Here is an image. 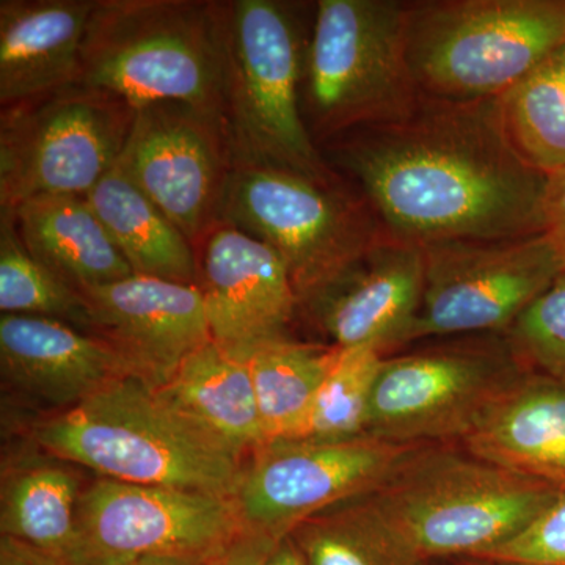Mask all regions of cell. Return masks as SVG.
Returning <instances> with one entry per match:
<instances>
[{"mask_svg":"<svg viewBox=\"0 0 565 565\" xmlns=\"http://www.w3.org/2000/svg\"><path fill=\"white\" fill-rule=\"evenodd\" d=\"M326 151L329 166L356 182L386 232L407 243L545 233L548 174L512 143L500 98L422 96L404 120L345 134Z\"/></svg>","mask_w":565,"mask_h":565,"instance_id":"cell-1","label":"cell"},{"mask_svg":"<svg viewBox=\"0 0 565 565\" xmlns=\"http://www.w3.org/2000/svg\"><path fill=\"white\" fill-rule=\"evenodd\" d=\"M32 438L47 455L114 481L234 500L244 457L167 403L137 375L40 419Z\"/></svg>","mask_w":565,"mask_h":565,"instance_id":"cell-2","label":"cell"},{"mask_svg":"<svg viewBox=\"0 0 565 565\" xmlns=\"http://www.w3.org/2000/svg\"><path fill=\"white\" fill-rule=\"evenodd\" d=\"M222 117L234 167L285 169L337 180L305 121L308 40L296 9L278 0L218 2Z\"/></svg>","mask_w":565,"mask_h":565,"instance_id":"cell-3","label":"cell"},{"mask_svg":"<svg viewBox=\"0 0 565 565\" xmlns=\"http://www.w3.org/2000/svg\"><path fill=\"white\" fill-rule=\"evenodd\" d=\"M456 446H423L364 497L422 563L484 555L525 530L563 492Z\"/></svg>","mask_w":565,"mask_h":565,"instance_id":"cell-4","label":"cell"},{"mask_svg":"<svg viewBox=\"0 0 565 565\" xmlns=\"http://www.w3.org/2000/svg\"><path fill=\"white\" fill-rule=\"evenodd\" d=\"M77 84L109 92L134 109L184 103L222 114L218 2L95 0Z\"/></svg>","mask_w":565,"mask_h":565,"instance_id":"cell-5","label":"cell"},{"mask_svg":"<svg viewBox=\"0 0 565 565\" xmlns=\"http://www.w3.org/2000/svg\"><path fill=\"white\" fill-rule=\"evenodd\" d=\"M408 2L319 0L302 110L316 145L404 120L422 99L407 58Z\"/></svg>","mask_w":565,"mask_h":565,"instance_id":"cell-6","label":"cell"},{"mask_svg":"<svg viewBox=\"0 0 565 565\" xmlns=\"http://www.w3.org/2000/svg\"><path fill=\"white\" fill-rule=\"evenodd\" d=\"M564 44L565 0L408 2V65L427 98H501Z\"/></svg>","mask_w":565,"mask_h":565,"instance_id":"cell-7","label":"cell"},{"mask_svg":"<svg viewBox=\"0 0 565 565\" xmlns=\"http://www.w3.org/2000/svg\"><path fill=\"white\" fill-rule=\"evenodd\" d=\"M221 222L278 253L299 302L385 236L362 193L285 169L234 167Z\"/></svg>","mask_w":565,"mask_h":565,"instance_id":"cell-8","label":"cell"},{"mask_svg":"<svg viewBox=\"0 0 565 565\" xmlns=\"http://www.w3.org/2000/svg\"><path fill=\"white\" fill-rule=\"evenodd\" d=\"M136 109L73 84L0 114V210L41 195H87L117 166Z\"/></svg>","mask_w":565,"mask_h":565,"instance_id":"cell-9","label":"cell"},{"mask_svg":"<svg viewBox=\"0 0 565 565\" xmlns=\"http://www.w3.org/2000/svg\"><path fill=\"white\" fill-rule=\"evenodd\" d=\"M523 373L504 334H470L385 356L366 434L394 444L459 445Z\"/></svg>","mask_w":565,"mask_h":565,"instance_id":"cell-10","label":"cell"},{"mask_svg":"<svg viewBox=\"0 0 565 565\" xmlns=\"http://www.w3.org/2000/svg\"><path fill=\"white\" fill-rule=\"evenodd\" d=\"M424 288L412 343L504 334L564 274L545 233L423 245Z\"/></svg>","mask_w":565,"mask_h":565,"instance_id":"cell-11","label":"cell"},{"mask_svg":"<svg viewBox=\"0 0 565 565\" xmlns=\"http://www.w3.org/2000/svg\"><path fill=\"white\" fill-rule=\"evenodd\" d=\"M423 446L373 435L273 441L244 465L234 505L247 530L280 541L311 516L375 492Z\"/></svg>","mask_w":565,"mask_h":565,"instance_id":"cell-12","label":"cell"},{"mask_svg":"<svg viewBox=\"0 0 565 565\" xmlns=\"http://www.w3.org/2000/svg\"><path fill=\"white\" fill-rule=\"evenodd\" d=\"M117 167L195 250L221 222L234 162L218 111L184 103L136 107Z\"/></svg>","mask_w":565,"mask_h":565,"instance_id":"cell-13","label":"cell"},{"mask_svg":"<svg viewBox=\"0 0 565 565\" xmlns=\"http://www.w3.org/2000/svg\"><path fill=\"white\" fill-rule=\"evenodd\" d=\"M245 526L228 498L99 478L77 501V565L221 555Z\"/></svg>","mask_w":565,"mask_h":565,"instance_id":"cell-14","label":"cell"},{"mask_svg":"<svg viewBox=\"0 0 565 565\" xmlns=\"http://www.w3.org/2000/svg\"><path fill=\"white\" fill-rule=\"evenodd\" d=\"M196 252L199 286L215 344L247 360L263 345L289 338L300 302L274 248L218 222Z\"/></svg>","mask_w":565,"mask_h":565,"instance_id":"cell-15","label":"cell"},{"mask_svg":"<svg viewBox=\"0 0 565 565\" xmlns=\"http://www.w3.org/2000/svg\"><path fill=\"white\" fill-rule=\"evenodd\" d=\"M423 288L422 245L386 233L300 308L334 348H371L388 356L412 343Z\"/></svg>","mask_w":565,"mask_h":565,"instance_id":"cell-16","label":"cell"},{"mask_svg":"<svg viewBox=\"0 0 565 565\" xmlns=\"http://www.w3.org/2000/svg\"><path fill=\"white\" fill-rule=\"evenodd\" d=\"M79 294L90 333L117 349L152 386H161L185 356L211 341L200 286L134 274Z\"/></svg>","mask_w":565,"mask_h":565,"instance_id":"cell-17","label":"cell"},{"mask_svg":"<svg viewBox=\"0 0 565 565\" xmlns=\"http://www.w3.org/2000/svg\"><path fill=\"white\" fill-rule=\"evenodd\" d=\"M0 370L11 388L57 412L137 375L103 338L55 319L18 315L0 318Z\"/></svg>","mask_w":565,"mask_h":565,"instance_id":"cell-18","label":"cell"},{"mask_svg":"<svg viewBox=\"0 0 565 565\" xmlns=\"http://www.w3.org/2000/svg\"><path fill=\"white\" fill-rule=\"evenodd\" d=\"M95 0L0 2V106L77 84L82 41Z\"/></svg>","mask_w":565,"mask_h":565,"instance_id":"cell-19","label":"cell"},{"mask_svg":"<svg viewBox=\"0 0 565 565\" xmlns=\"http://www.w3.org/2000/svg\"><path fill=\"white\" fill-rule=\"evenodd\" d=\"M457 446L512 473L565 490V384L525 371Z\"/></svg>","mask_w":565,"mask_h":565,"instance_id":"cell-20","label":"cell"},{"mask_svg":"<svg viewBox=\"0 0 565 565\" xmlns=\"http://www.w3.org/2000/svg\"><path fill=\"white\" fill-rule=\"evenodd\" d=\"M10 212L25 248L76 291L134 275L87 196L41 195Z\"/></svg>","mask_w":565,"mask_h":565,"instance_id":"cell-21","label":"cell"},{"mask_svg":"<svg viewBox=\"0 0 565 565\" xmlns=\"http://www.w3.org/2000/svg\"><path fill=\"white\" fill-rule=\"evenodd\" d=\"M163 399L236 455L266 445L247 360L210 341L182 360L161 386Z\"/></svg>","mask_w":565,"mask_h":565,"instance_id":"cell-22","label":"cell"},{"mask_svg":"<svg viewBox=\"0 0 565 565\" xmlns=\"http://www.w3.org/2000/svg\"><path fill=\"white\" fill-rule=\"evenodd\" d=\"M85 196L134 274L200 285L195 247L117 166Z\"/></svg>","mask_w":565,"mask_h":565,"instance_id":"cell-23","label":"cell"},{"mask_svg":"<svg viewBox=\"0 0 565 565\" xmlns=\"http://www.w3.org/2000/svg\"><path fill=\"white\" fill-rule=\"evenodd\" d=\"M79 479L68 468L33 463L3 481L0 530L55 565H77Z\"/></svg>","mask_w":565,"mask_h":565,"instance_id":"cell-24","label":"cell"},{"mask_svg":"<svg viewBox=\"0 0 565 565\" xmlns=\"http://www.w3.org/2000/svg\"><path fill=\"white\" fill-rule=\"evenodd\" d=\"M338 349L289 337L248 356L266 445L300 437Z\"/></svg>","mask_w":565,"mask_h":565,"instance_id":"cell-25","label":"cell"},{"mask_svg":"<svg viewBox=\"0 0 565 565\" xmlns=\"http://www.w3.org/2000/svg\"><path fill=\"white\" fill-rule=\"evenodd\" d=\"M307 565H423L364 497L311 516L288 534Z\"/></svg>","mask_w":565,"mask_h":565,"instance_id":"cell-26","label":"cell"},{"mask_svg":"<svg viewBox=\"0 0 565 565\" xmlns=\"http://www.w3.org/2000/svg\"><path fill=\"white\" fill-rule=\"evenodd\" d=\"M505 131L545 174L565 169V46L500 98Z\"/></svg>","mask_w":565,"mask_h":565,"instance_id":"cell-27","label":"cell"},{"mask_svg":"<svg viewBox=\"0 0 565 565\" xmlns=\"http://www.w3.org/2000/svg\"><path fill=\"white\" fill-rule=\"evenodd\" d=\"M0 311L70 323L90 333L79 291L25 248L10 211L0 210Z\"/></svg>","mask_w":565,"mask_h":565,"instance_id":"cell-28","label":"cell"},{"mask_svg":"<svg viewBox=\"0 0 565 565\" xmlns=\"http://www.w3.org/2000/svg\"><path fill=\"white\" fill-rule=\"evenodd\" d=\"M385 355L371 348L338 349L297 440L338 441L367 435L371 394Z\"/></svg>","mask_w":565,"mask_h":565,"instance_id":"cell-29","label":"cell"},{"mask_svg":"<svg viewBox=\"0 0 565 565\" xmlns=\"http://www.w3.org/2000/svg\"><path fill=\"white\" fill-rule=\"evenodd\" d=\"M504 337L523 370L565 384V273Z\"/></svg>","mask_w":565,"mask_h":565,"instance_id":"cell-30","label":"cell"},{"mask_svg":"<svg viewBox=\"0 0 565 565\" xmlns=\"http://www.w3.org/2000/svg\"><path fill=\"white\" fill-rule=\"evenodd\" d=\"M475 559L514 565H565V490L515 537Z\"/></svg>","mask_w":565,"mask_h":565,"instance_id":"cell-31","label":"cell"},{"mask_svg":"<svg viewBox=\"0 0 565 565\" xmlns=\"http://www.w3.org/2000/svg\"><path fill=\"white\" fill-rule=\"evenodd\" d=\"M544 214L545 234L555 245L565 273V169L548 174Z\"/></svg>","mask_w":565,"mask_h":565,"instance_id":"cell-32","label":"cell"},{"mask_svg":"<svg viewBox=\"0 0 565 565\" xmlns=\"http://www.w3.org/2000/svg\"><path fill=\"white\" fill-rule=\"evenodd\" d=\"M278 541L269 535L245 530L217 556L214 565H264Z\"/></svg>","mask_w":565,"mask_h":565,"instance_id":"cell-33","label":"cell"},{"mask_svg":"<svg viewBox=\"0 0 565 565\" xmlns=\"http://www.w3.org/2000/svg\"><path fill=\"white\" fill-rule=\"evenodd\" d=\"M0 565H55L50 559L33 552L29 546L13 541V539L2 537L0 541Z\"/></svg>","mask_w":565,"mask_h":565,"instance_id":"cell-34","label":"cell"},{"mask_svg":"<svg viewBox=\"0 0 565 565\" xmlns=\"http://www.w3.org/2000/svg\"><path fill=\"white\" fill-rule=\"evenodd\" d=\"M225 550H223V552H225ZM215 559H217V556L152 555L137 557V559L129 561V563L121 565H214Z\"/></svg>","mask_w":565,"mask_h":565,"instance_id":"cell-35","label":"cell"},{"mask_svg":"<svg viewBox=\"0 0 565 565\" xmlns=\"http://www.w3.org/2000/svg\"><path fill=\"white\" fill-rule=\"evenodd\" d=\"M264 565H307L305 564L302 555H300L299 548L294 544L292 539L289 535L280 539L274 548L270 550L269 556H267Z\"/></svg>","mask_w":565,"mask_h":565,"instance_id":"cell-36","label":"cell"},{"mask_svg":"<svg viewBox=\"0 0 565 565\" xmlns=\"http://www.w3.org/2000/svg\"><path fill=\"white\" fill-rule=\"evenodd\" d=\"M468 563L465 565H514V564H503V563H492V561H481V559H467Z\"/></svg>","mask_w":565,"mask_h":565,"instance_id":"cell-37","label":"cell"},{"mask_svg":"<svg viewBox=\"0 0 565 565\" xmlns=\"http://www.w3.org/2000/svg\"><path fill=\"white\" fill-rule=\"evenodd\" d=\"M564 46H565V44H564Z\"/></svg>","mask_w":565,"mask_h":565,"instance_id":"cell-38","label":"cell"}]
</instances>
